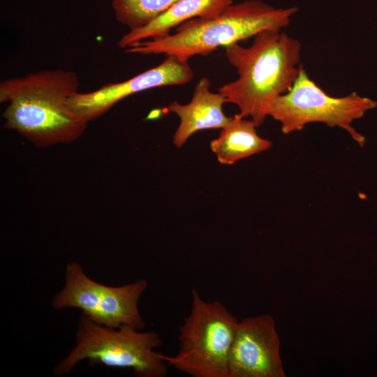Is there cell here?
<instances>
[{
    "instance_id": "6da1fadb",
    "label": "cell",
    "mask_w": 377,
    "mask_h": 377,
    "mask_svg": "<svg viewBox=\"0 0 377 377\" xmlns=\"http://www.w3.org/2000/svg\"><path fill=\"white\" fill-rule=\"evenodd\" d=\"M225 50L238 78L220 87L218 92L258 127L269 116L274 100L296 81L301 67V43L281 30L266 29L257 34L249 47L234 43Z\"/></svg>"
},
{
    "instance_id": "7a4b0ae2",
    "label": "cell",
    "mask_w": 377,
    "mask_h": 377,
    "mask_svg": "<svg viewBox=\"0 0 377 377\" xmlns=\"http://www.w3.org/2000/svg\"><path fill=\"white\" fill-rule=\"evenodd\" d=\"M78 87L77 74L65 70L43 71L1 81L0 102H9L3 113L5 126L39 147L75 141L88 124L67 106Z\"/></svg>"
},
{
    "instance_id": "3957f363",
    "label": "cell",
    "mask_w": 377,
    "mask_h": 377,
    "mask_svg": "<svg viewBox=\"0 0 377 377\" xmlns=\"http://www.w3.org/2000/svg\"><path fill=\"white\" fill-rule=\"evenodd\" d=\"M297 10V7L275 8L260 0H246L231 4L214 17L188 20L175 27L174 34L136 43L125 52L164 54L188 60L254 37L263 30H281Z\"/></svg>"
},
{
    "instance_id": "277c9868",
    "label": "cell",
    "mask_w": 377,
    "mask_h": 377,
    "mask_svg": "<svg viewBox=\"0 0 377 377\" xmlns=\"http://www.w3.org/2000/svg\"><path fill=\"white\" fill-rule=\"evenodd\" d=\"M163 343L157 332H141L127 325H101L82 313L75 344L53 372L58 377L68 374L81 360L87 359L91 366L131 369L138 377H163L168 365L155 350Z\"/></svg>"
},
{
    "instance_id": "5b68a950",
    "label": "cell",
    "mask_w": 377,
    "mask_h": 377,
    "mask_svg": "<svg viewBox=\"0 0 377 377\" xmlns=\"http://www.w3.org/2000/svg\"><path fill=\"white\" fill-rule=\"evenodd\" d=\"M238 319L218 300L191 290V306L179 327L175 355L159 353L168 366L192 377H227L228 357Z\"/></svg>"
},
{
    "instance_id": "8992f818",
    "label": "cell",
    "mask_w": 377,
    "mask_h": 377,
    "mask_svg": "<svg viewBox=\"0 0 377 377\" xmlns=\"http://www.w3.org/2000/svg\"><path fill=\"white\" fill-rule=\"evenodd\" d=\"M376 105L374 100L355 91L343 97L327 94L301 65L294 84L288 92L274 100L269 116L281 124L283 134L300 131L311 123H323L342 128L354 140L363 145L364 137L355 131L352 123Z\"/></svg>"
},
{
    "instance_id": "52a82bcc",
    "label": "cell",
    "mask_w": 377,
    "mask_h": 377,
    "mask_svg": "<svg viewBox=\"0 0 377 377\" xmlns=\"http://www.w3.org/2000/svg\"><path fill=\"white\" fill-rule=\"evenodd\" d=\"M145 279L121 286H108L90 279L77 262L66 265L65 285L53 297L56 309L77 308L94 322L104 326L127 325L138 330L145 322L138 309V302L147 288Z\"/></svg>"
},
{
    "instance_id": "ba28073f",
    "label": "cell",
    "mask_w": 377,
    "mask_h": 377,
    "mask_svg": "<svg viewBox=\"0 0 377 377\" xmlns=\"http://www.w3.org/2000/svg\"><path fill=\"white\" fill-rule=\"evenodd\" d=\"M280 340L270 314L239 320L230 348L227 377H286Z\"/></svg>"
},
{
    "instance_id": "9c48e42d",
    "label": "cell",
    "mask_w": 377,
    "mask_h": 377,
    "mask_svg": "<svg viewBox=\"0 0 377 377\" xmlns=\"http://www.w3.org/2000/svg\"><path fill=\"white\" fill-rule=\"evenodd\" d=\"M193 76L188 60L168 55L158 66L129 80L108 83L91 92L72 95L67 101V106L77 117L89 122L130 95L158 87L184 84L191 82Z\"/></svg>"
},
{
    "instance_id": "30bf717a",
    "label": "cell",
    "mask_w": 377,
    "mask_h": 377,
    "mask_svg": "<svg viewBox=\"0 0 377 377\" xmlns=\"http://www.w3.org/2000/svg\"><path fill=\"white\" fill-rule=\"evenodd\" d=\"M209 80L204 77L196 84L191 101L187 104L177 101L168 105V110L176 114L180 123L173 136V144L178 148L197 131L209 128H222L230 120L225 115L223 105L225 98L219 92L210 91Z\"/></svg>"
},
{
    "instance_id": "8fae6325",
    "label": "cell",
    "mask_w": 377,
    "mask_h": 377,
    "mask_svg": "<svg viewBox=\"0 0 377 377\" xmlns=\"http://www.w3.org/2000/svg\"><path fill=\"white\" fill-rule=\"evenodd\" d=\"M232 3V0H178L149 24L124 34L118 46L127 48L142 40L165 36L172 29L188 20L214 17Z\"/></svg>"
},
{
    "instance_id": "7c38bea8",
    "label": "cell",
    "mask_w": 377,
    "mask_h": 377,
    "mask_svg": "<svg viewBox=\"0 0 377 377\" xmlns=\"http://www.w3.org/2000/svg\"><path fill=\"white\" fill-rule=\"evenodd\" d=\"M256 125L239 113L230 117L221 128L219 136L210 142V148L218 161L224 165L235 162L268 150L272 142L258 135Z\"/></svg>"
},
{
    "instance_id": "4fadbf2b",
    "label": "cell",
    "mask_w": 377,
    "mask_h": 377,
    "mask_svg": "<svg viewBox=\"0 0 377 377\" xmlns=\"http://www.w3.org/2000/svg\"><path fill=\"white\" fill-rule=\"evenodd\" d=\"M177 1L112 0V7L117 21L132 31L149 24Z\"/></svg>"
}]
</instances>
